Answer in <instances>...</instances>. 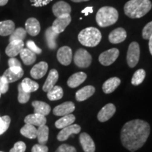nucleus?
<instances>
[{"label":"nucleus","mask_w":152,"mask_h":152,"mask_svg":"<svg viewBox=\"0 0 152 152\" xmlns=\"http://www.w3.org/2000/svg\"><path fill=\"white\" fill-rule=\"evenodd\" d=\"M52 11L55 16L58 17L63 15L71 14V7L66 1H59L53 6Z\"/></svg>","instance_id":"dca6fc26"},{"label":"nucleus","mask_w":152,"mask_h":152,"mask_svg":"<svg viewBox=\"0 0 152 152\" xmlns=\"http://www.w3.org/2000/svg\"><path fill=\"white\" fill-rule=\"evenodd\" d=\"M152 7L149 0H130L124 6L125 14L131 18H140L145 16Z\"/></svg>","instance_id":"f03ea898"},{"label":"nucleus","mask_w":152,"mask_h":152,"mask_svg":"<svg viewBox=\"0 0 152 152\" xmlns=\"http://www.w3.org/2000/svg\"><path fill=\"white\" fill-rule=\"evenodd\" d=\"M9 87V83L3 78L2 76L0 77V93L5 94L8 92Z\"/></svg>","instance_id":"a19ab883"},{"label":"nucleus","mask_w":152,"mask_h":152,"mask_svg":"<svg viewBox=\"0 0 152 152\" xmlns=\"http://www.w3.org/2000/svg\"><path fill=\"white\" fill-rule=\"evenodd\" d=\"M11 123V118L9 115L0 117V135L8 130Z\"/></svg>","instance_id":"c9c22d12"},{"label":"nucleus","mask_w":152,"mask_h":152,"mask_svg":"<svg viewBox=\"0 0 152 152\" xmlns=\"http://www.w3.org/2000/svg\"><path fill=\"white\" fill-rule=\"evenodd\" d=\"M145 71H144V69H139L134 73V75H133L131 83H132V84L133 85L137 86V85L142 83V82L144 81V78H145Z\"/></svg>","instance_id":"f704fd0d"},{"label":"nucleus","mask_w":152,"mask_h":152,"mask_svg":"<svg viewBox=\"0 0 152 152\" xmlns=\"http://www.w3.org/2000/svg\"><path fill=\"white\" fill-rule=\"evenodd\" d=\"M48 70V64L45 61H41L35 64L30 71V75L34 79H40L45 75Z\"/></svg>","instance_id":"2eb2a0df"},{"label":"nucleus","mask_w":152,"mask_h":152,"mask_svg":"<svg viewBox=\"0 0 152 152\" xmlns=\"http://www.w3.org/2000/svg\"><path fill=\"white\" fill-rule=\"evenodd\" d=\"M118 19V12L111 7H102L96 15V21L100 27L105 28L112 26Z\"/></svg>","instance_id":"7ed1b4c3"},{"label":"nucleus","mask_w":152,"mask_h":152,"mask_svg":"<svg viewBox=\"0 0 152 152\" xmlns=\"http://www.w3.org/2000/svg\"><path fill=\"white\" fill-rule=\"evenodd\" d=\"M30 98V93L26 92L22 88L21 85L19 84L18 85V100L19 103L20 104H26L29 101Z\"/></svg>","instance_id":"e433bc0d"},{"label":"nucleus","mask_w":152,"mask_h":152,"mask_svg":"<svg viewBox=\"0 0 152 152\" xmlns=\"http://www.w3.org/2000/svg\"><path fill=\"white\" fill-rule=\"evenodd\" d=\"M74 63L79 68H88L92 63V56L84 49H80L75 52Z\"/></svg>","instance_id":"39448f33"},{"label":"nucleus","mask_w":152,"mask_h":152,"mask_svg":"<svg viewBox=\"0 0 152 152\" xmlns=\"http://www.w3.org/2000/svg\"><path fill=\"white\" fill-rule=\"evenodd\" d=\"M64 96V90L62 87L55 85L50 90L47 92V97L50 101L59 100Z\"/></svg>","instance_id":"7c9ffc66"},{"label":"nucleus","mask_w":152,"mask_h":152,"mask_svg":"<svg viewBox=\"0 0 152 152\" xmlns=\"http://www.w3.org/2000/svg\"><path fill=\"white\" fill-rule=\"evenodd\" d=\"M26 35H27V32H26V29L23 28H18L14 30V31L10 35V37H9V42L15 40H22L26 37Z\"/></svg>","instance_id":"72a5a7b5"},{"label":"nucleus","mask_w":152,"mask_h":152,"mask_svg":"<svg viewBox=\"0 0 152 152\" xmlns=\"http://www.w3.org/2000/svg\"><path fill=\"white\" fill-rule=\"evenodd\" d=\"M58 80V73L56 69H52L49 71V73L47 78L45 81V84L42 87V90L44 92H47L50 90L53 87L55 86L56 83Z\"/></svg>","instance_id":"aec40b11"},{"label":"nucleus","mask_w":152,"mask_h":152,"mask_svg":"<svg viewBox=\"0 0 152 152\" xmlns=\"http://www.w3.org/2000/svg\"><path fill=\"white\" fill-rule=\"evenodd\" d=\"M49 149L46 145L43 144H35L32 148L31 152H48Z\"/></svg>","instance_id":"c03bdc74"},{"label":"nucleus","mask_w":152,"mask_h":152,"mask_svg":"<svg viewBox=\"0 0 152 152\" xmlns=\"http://www.w3.org/2000/svg\"><path fill=\"white\" fill-rule=\"evenodd\" d=\"M21 85L22 88L23 89L24 91H26V92L31 93L33 92H35L38 90L39 88V85L36 82L32 80L31 79L26 77L23 80L22 83H20Z\"/></svg>","instance_id":"2f4dec72"},{"label":"nucleus","mask_w":152,"mask_h":152,"mask_svg":"<svg viewBox=\"0 0 152 152\" xmlns=\"http://www.w3.org/2000/svg\"><path fill=\"white\" fill-rule=\"evenodd\" d=\"M32 105L34 107L35 113L40 114V115L46 116L51 111L50 106L48 104L41 102V101H34L32 103Z\"/></svg>","instance_id":"b1692460"},{"label":"nucleus","mask_w":152,"mask_h":152,"mask_svg":"<svg viewBox=\"0 0 152 152\" xmlns=\"http://www.w3.org/2000/svg\"><path fill=\"white\" fill-rule=\"evenodd\" d=\"M75 115H73L72 113L68 114V115H64V116H62L61 118L56 121V123H55V126L58 129H63L73 124L75 122Z\"/></svg>","instance_id":"cd10ccee"},{"label":"nucleus","mask_w":152,"mask_h":152,"mask_svg":"<svg viewBox=\"0 0 152 152\" xmlns=\"http://www.w3.org/2000/svg\"><path fill=\"white\" fill-rule=\"evenodd\" d=\"M81 128L80 126L77 124H72L69 126L66 127V128H63L61 130L58 132V135H57V140L58 141L63 142L66 141L71 137L72 134H78L80 132Z\"/></svg>","instance_id":"9d476101"},{"label":"nucleus","mask_w":152,"mask_h":152,"mask_svg":"<svg viewBox=\"0 0 152 152\" xmlns=\"http://www.w3.org/2000/svg\"><path fill=\"white\" fill-rule=\"evenodd\" d=\"M1 93H0V98H1Z\"/></svg>","instance_id":"3c124183"},{"label":"nucleus","mask_w":152,"mask_h":152,"mask_svg":"<svg viewBox=\"0 0 152 152\" xmlns=\"http://www.w3.org/2000/svg\"><path fill=\"white\" fill-rule=\"evenodd\" d=\"M102 39V33L97 28L89 27L83 29L78 34V40L81 45L88 47L98 45Z\"/></svg>","instance_id":"20e7f679"},{"label":"nucleus","mask_w":152,"mask_h":152,"mask_svg":"<svg viewBox=\"0 0 152 152\" xmlns=\"http://www.w3.org/2000/svg\"><path fill=\"white\" fill-rule=\"evenodd\" d=\"M53 0H30L32 5L35 7H41L46 6Z\"/></svg>","instance_id":"37998d69"},{"label":"nucleus","mask_w":152,"mask_h":152,"mask_svg":"<svg viewBox=\"0 0 152 152\" xmlns=\"http://www.w3.org/2000/svg\"><path fill=\"white\" fill-rule=\"evenodd\" d=\"M73 2H76V3H78V2H82V1H87L89 0H71Z\"/></svg>","instance_id":"8fccbe9b"},{"label":"nucleus","mask_w":152,"mask_h":152,"mask_svg":"<svg viewBox=\"0 0 152 152\" xmlns=\"http://www.w3.org/2000/svg\"><path fill=\"white\" fill-rule=\"evenodd\" d=\"M95 92L94 87L87 85L80 89L75 93V99L77 102H83L92 96Z\"/></svg>","instance_id":"4be33fe9"},{"label":"nucleus","mask_w":152,"mask_h":152,"mask_svg":"<svg viewBox=\"0 0 152 152\" xmlns=\"http://www.w3.org/2000/svg\"><path fill=\"white\" fill-rule=\"evenodd\" d=\"M75 106L72 102H66L56 106L53 110V113L57 116H64L68 115L75 111Z\"/></svg>","instance_id":"9b49d317"},{"label":"nucleus","mask_w":152,"mask_h":152,"mask_svg":"<svg viewBox=\"0 0 152 152\" xmlns=\"http://www.w3.org/2000/svg\"><path fill=\"white\" fill-rule=\"evenodd\" d=\"M57 59L64 66H68L71 64L72 58H73V52L72 49L68 46L61 47L57 52Z\"/></svg>","instance_id":"1a4fd4ad"},{"label":"nucleus","mask_w":152,"mask_h":152,"mask_svg":"<svg viewBox=\"0 0 152 152\" xmlns=\"http://www.w3.org/2000/svg\"><path fill=\"white\" fill-rule=\"evenodd\" d=\"M140 45L136 42H132L129 45L128 53H127V62H128L129 67H135L140 60Z\"/></svg>","instance_id":"423d86ee"},{"label":"nucleus","mask_w":152,"mask_h":152,"mask_svg":"<svg viewBox=\"0 0 152 152\" xmlns=\"http://www.w3.org/2000/svg\"><path fill=\"white\" fill-rule=\"evenodd\" d=\"M37 129L35 128V126L27 123H26V125L20 129V134L23 136L32 140L37 137Z\"/></svg>","instance_id":"c756f323"},{"label":"nucleus","mask_w":152,"mask_h":152,"mask_svg":"<svg viewBox=\"0 0 152 152\" xmlns=\"http://www.w3.org/2000/svg\"><path fill=\"white\" fill-rule=\"evenodd\" d=\"M0 152H2V151H0Z\"/></svg>","instance_id":"603ef678"},{"label":"nucleus","mask_w":152,"mask_h":152,"mask_svg":"<svg viewBox=\"0 0 152 152\" xmlns=\"http://www.w3.org/2000/svg\"><path fill=\"white\" fill-rule=\"evenodd\" d=\"M55 152H77L75 148L73 146L68 145V144H64L58 147V149Z\"/></svg>","instance_id":"ea45409f"},{"label":"nucleus","mask_w":152,"mask_h":152,"mask_svg":"<svg viewBox=\"0 0 152 152\" xmlns=\"http://www.w3.org/2000/svg\"><path fill=\"white\" fill-rule=\"evenodd\" d=\"M24 122L27 124L39 127L46 124L47 118L45 115L34 113L33 114H30L25 118Z\"/></svg>","instance_id":"f3484780"},{"label":"nucleus","mask_w":152,"mask_h":152,"mask_svg":"<svg viewBox=\"0 0 152 152\" xmlns=\"http://www.w3.org/2000/svg\"><path fill=\"white\" fill-rule=\"evenodd\" d=\"M86 78V73H85L84 72H78V73H74L68 78L67 85L71 88H75L83 83H84Z\"/></svg>","instance_id":"412c9836"},{"label":"nucleus","mask_w":152,"mask_h":152,"mask_svg":"<svg viewBox=\"0 0 152 152\" xmlns=\"http://www.w3.org/2000/svg\"><path fill=\"white\" fill-rule=\"evenodd\" d=\"M9 68L11 67H21V64L19 61L17 59V58H14V57H12V58H9Z\"/></svg>","instance_id":"a18cd8bd"},{"label":"nucleus","mask_w":152,"mask_h":152,"mask_svg":"<svg viewBox=\"0 0 152 152\" xmlns=\"http://www.w3.org/2000/svg\"><path fill=\"white\" fill-rule=\"evenodd\" d=\"M15 29V23L12 20H7L0 22V35H10Z\"/></svg>","instance_id":"a878e982"},{"label":"nucleus","mask_w":152,"mask_h":152,"mask_svg":"<svg viewBox=\"0 0 152 152\" xmlns=\"http://www.w3.org/2000/svg\"><path fill=\"white\" fill-rule=\"evenodd\" d=\"M24 42L22 40H15L10 42L6 48L5 52L7 55L11 58L16 56L23 49Z\"/></svg>","instance_id":"f8f14e48"},{"label":"nucleus","mask_w":152,"mask_h":152,"mask_svg":"<svg viewBox=\"0 0 152 152\" xmlns=\"http://www.w3.org/2000/svg\"><path fill=\"white\" fill-rule=\"evenodd\" d=\"M150 134V125L146 121L135 119L123 125L121 139L123 147L134 152L143 147Z\"/></svg>","instance_id":"f257e3e1"},{"label":"nucleus","mask_w":152,"mask_h":152,"mask_svg":"<svg viewBox=\"0 0 152 152\" xmlns=\"http://www.w3.org/2000/svg\"><path fill=\"white\" fill-rule=\"evenodd\" d=\"M9 0H0V6H4L8 3Z\"/></svg>","instance_id":"09e8293b"},{"label":"nucleus","mask_w":152,"mask_h":152,"mask_svg":"<svg viewBox=\"0 0 152 152\" xmlns=\"http://www.w3.org/2000/svg\"><path fill=\"white\" fill-rule=\"evenodd\" d=\"M49 128L46 125L38 127L37 132V138L39 144L45 145L48 142L49 139Z\"/></svg>","instance_id":"c85d7f7f"},{"label":"nucleus","mask_w":152,"mask_h":152,"mask_svg":"<svg viewBox=\"0 0 152 152\" xmlns=\"http://www.w3.org/2000/svg\"><path fill=\"white\" fill-rule=\"evenodd\" d=\"M71 16L70 14L63 15V16L56 17V20L53 23L52 28L55 33L60 34L64 32L66 27L71 23Z\"/></svg>","instance_id":"6e6552de"},{"label":"nucleus","mask_w":152,"mask_h":152,"mask_svg":"<svg viewBox=\"0 0 152 152\" xmlns=\"http://www.w3.org/2000/svg\"><path fill=\"white\" fill-rule=\"evenodd\" d=\"M121 80L117 77H111L108 79L102 85V90L106 94H110L114 92L121 84Z\"/></svg>","instance_id":"5701e85b"},{"label":"nucleus","mask_w":152,"mask_h":152,"mask_svg":"<svg viewBox=\"0 0 152 152\" xmlns=\"http://www.w3.org/2000/svg\"><path fill=\"white\" fill-rule=\"evenodd\" d=\"M83 151L85 152H95V144L92 137L86 132L81 133L79 137Z\"/></svg>","instance_id":"4468645a"},{"label":"nucleus","mask_w":152,"mask_h":152,"mask_svg":"<svg viewBox=\"0 0 152 152\" xmlns=\"http://www.w3.org/2000/svg\"><path fill=\"white\" fill-rule=\"evenodd\" d=\"M119 56V50L116 48H112L105 51L100 54L99 61L103 66H107L111 65Z\"/></svg>","instance_id":"0eeeda50"},{"label":"nucleus","mask_w":152,"mask_h":152,"mask_svg":"<svg viewBox=\"0 0 152 152\" xmlns=\"http://www.w3.org/2000/svg\"><path fill=\"white\" fill-rule=\"evenodd\" d=\"M24 72H21V73H15V72L11 71L9 68L7 69L4 71V73L2 75L3 78L7 80V83H14L19 79H20L23 75Z\"/></svg>","instance_id":"473e14b6"},{"label":"nucleus","mask_w":152,"mask_h":152,"mask_svg":"<svg viewBox=\"0 0 152 152\" xmlns=\"http://www.w3.org/2000/svg\"><path fill=\"white\" fill-rule=\"evenodd\" d=\"M20 56L25 65L30 66L34 64L36 61L37 56L35 53L32 52L29 49H23L20 53Z\"/></svg>","instance_id":"393cba45"},{"label":"nucleus","mask_w":152,"mask_h":152,"mask_svg":"<svg viewBox=\"0 0 152 152\" xmlns=\"http://www.w3.org/2000/svg\"><path fill=\"white\" fill-rule=\"evenodd\" d=\"M26 149V145L23 142H18L14 144V147L9 152H25Z\"/></svg>","instance_id":"58836bf2"},{"label":"nucleus","mask_w":152,"mask_h":152,"mask_svg":"<svg viewBox=\"0 0 152 152\" xmlns=\"http://www.w3.org/2000/svg\"><path fill=\"white\" fill-rule=\"evenodd\" d=\"M27 45L28 49H29L30 50L32 51V52L35 53L36 54H39L42 53V49L40 48H39V47L35 45V43L32 40L28 41L27 45Z\"/></svg>","instance_id":"79ce46f5"},{"label":"nucleus","mask_w":152,"mask_h":152,"mask_svg":"<svg viewBox=\"0 0 152 152\" xmlns=\"http://www.w3.org/2000/svg\"><path fill=\"white\" fill-rule=\"evenodd\" d=\"M127 37V33L125 30L123 28H118L109 34V39L112 44H118L125 41Z\"/></svg>","instance_id":"a211bd4d"},{"label":"nucleus","mask_w":152,"mask_h":152,"mask_svg":"<svg viewBox=\"0 0 152 152\" xmlns=\"http://www.w3.org/2000/svg\"><path fill=\"white\" fill-rule=\"evenodd\" d=\"M149 52L151 53V54L152 55V35L150 37L149 39Z\"/></svg>","instance_id":"de8ad7c7"},{"label":"nucleus","mask_w":152,"mask_h":152,"mask_svg":"<svg viewBox=\"0 0 152 152\" xmlns=\"http://www.w3.org/2000/svg\"><path fill=\"white\" fill-rule=\"evenodd\" d=\"M26 30L31 36H36L40 32V24L35 18H28L26 22Z\"/></svg>","instance_id":"6ab92c4d"},{"label":"nucleus","mask_w":152,"mask_h":152,"mask_svg":"<svg viewBox=\"0 0 152 152\" xmlns=\"http://www.w3.org/2000/svg\"><path fill=\"white\" fill-rule=\"evenodd\" d=\"M92 12H93V7H86V8L84 9L83 11H81L82 14H84L85 16H87V15H89L90 14H92Z\"/></svg>","instance_id":"49530a36"},{"label":"nucleus","mask_w":152,"mask_h":152,"mask_svg":"<svg viewBox=\"0 0 152 152\" xmlns=\"http://www.w3.org/2000/svg\"><path fill=\"white\" fill-rule=\"evenodd\" d=\"M152 35V21L148 23L142 30V37L144 39H149Z\"/></svg>","instance_id":"4c0bfd02"},{"label":"nucleus","mask_w":152,"mask_h":152,"mask_svg":"<svg viewBox=\"0 0 152 152\" xmlns=\"http://www.w3.org/2000/svg\"><path fill=\"white\" fill-rule=\"evenodd\" d=\"M115 106L113 104H106L100 110L97 115V118L100 122L109 121L115 113Z\"/></svg>","instance_id":"ddd939ff"},{"label":"nucleus","mask_w":152,"mask_h":152,"mask_svg":"<svg viewBox=\"0 0 152 152\" xmlns=\"http://www.w3.org/2000/svg\"><path fill=\"white\" fill-rule=\"evenodd\" d=\"M59 34L55 33L53 30L52 27L47 28L46 32H45V37H46V41L48 45L49 48L50 49H55L56 48V38Z\"/></svg>","instance_id":"bb28decb"}]
</instances>
